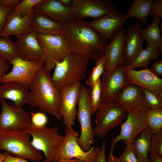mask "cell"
Returning a JSON list of instances; mask_svg holds the SVG:
<instances>
[{
	"instance_id": "cell-1",
	"label": "cell",
	"mask_w": 162,
	"mask_h": 162,
	"mask_svg": "<svg viewBox=\"0 0 162 162\" xmlns=\"http://www.w3.org/2000/svg\"><path fill=\"white\" fill-rule=\"evenodd\" d=\"M61 34L70 51L86 56L94 62L104 56L106 40L89 23L76 20L64 23Z\"/></svg>"
},
{
	"instance_id": "cell-2",
	"label": "cell",
	"mask_w": 162,
	"mask_h": 162,
	"mask_svg": "<svg viewBox=\"0 0 162 162\" xmlns=\"http://www.w3.org/2000/svg\"><path fill=\"white\" fill-rule=\"evenodd\" d=\"M28 105L40 112L62 120L59 112L60 90L55 85L50 72L44 66L38 71L29 86Z\"/></svg>"
},
{
	"instance_id": "cell-3",
	"label": "cell",
	"mask_w": 162,
	"mask_h": 162,
	"mask_svg": "<svg viewBox=\"0 0 162 162\" xmlns=\"http://www.w3.org/2000/svg\"><path fill=\"white\" fill-rule=\"evenodd\" d=\"M89 58L87 56L70 51L63 59L56 62L51 79L60 90L84 79Z\"/></svg>"
},
{
	"instance_id": "cell-4",
	"label": "cell",
	"mask_w": 162,
	"mask_h": 162,
	"mask_svg": "<svg viewBox=\"0 0 162 162\" xmlns=\"http://www.w3.org/2000/svg\"><path fill=\"white\" fill-rule=\"evenodd\" d=\"M31 142L30 135L24 130H0V149L16 157L39 162L41 152L35 148Z\"/></svg>"
},
{
	"instance_id": "cell-5",
	"label": "cell",
	"mask_w": 162,
	"mask_h": 162,
	"mask_svg": "<svg viewBox=\"0 0 162 162\" xmlns=\"http://www.w3.org/2000/svg\"><path fill=\"white\" fill-rule=\"evenodd\" d=\"M24 131L32 136L33 147L44 153V162H54L57 149L64 138L58 134V128L37 127L31 123Z\"/></svg>"
},
{
	"instance_id": "cell-6",
	"label": "cell",
	"mask_w": 162,
	"mask_h": 162,
	"mask_svg": "<svg viewBox=\"0 0 162 162\" xmlns=\"http://www.w3.org/2000/svg\"><path fill=\"white\" fill-rule=\"evenodd\" d=\"M94 113L93 134L102 139L109 131L122 124L127 118L128 112L114 100L102 102Z\"/></svg>"
},
{
	"instance_id": "cell-7",
	"label": "cell",
	"mask_w": 162,
	"mask_h": 162,
	"mask_svg": "<svg viewBox=\"0 0 162 162\" xmlns=\"http://www.w3.org/2000/svg\"><path fill=\"white\" fill-rule=\"evenodd\" d=\"M91 88L81 84L77 106V115L81 127V133L77 139L78 144L85 151H89L95 144L91 122L93 115L90 104Z\"/></svg>"
},
{
	"instance_id": "cell-8",
	"label": "cell",
	"mask_w": 162,
	"mask_h": 162,
	"mask_svg": "<svg viewBox=\"0 0 162 162\" xmlns=\"http://www.w3.org/2000/svg\"><path fill=\"white\" fill-rule=\"evenodd\" d=\"M64 138L58 148L54 162L77 158L85 162H95L100 149L92 146L88 152L84 151L77 142L78 133L72 127H65Z\"/></svg>"
},
{
	"instance_id": "cell-9",
	"label": "cell",
	"mask_w": 162,
	"mask_h": 162,
	"mask_svg": "<svg viewBox=\"0 0 162 162\" xmlns=\"http://www.w3.org/2000/svg\"><path fill=\"white\" fill-rule=\"evenodd\" d=\"M36 33L44 53V66L50 73L55 67V62L62 60L70 51L68 46L62 34Z\"/></svg>"
},
{
	"instance_id": "cell-10",
	"label": "cell",
	"mask_w": 162,
	"mask_h": 162,
	"mask_svg": "<svg viewBox=\"0 0 162 162\" xmlns=\"http://www.w3.org/2000/svg\"><path fill=\"white\" fill-rule=\"evenodd\" d=\"M125 121L121 124L120 133L113 137L111 141L110 151L113 152L115 145L123 140L127 145L133 144L138 136L148 127L145 111L128 113Z\"/></svg>"
},
{
	"instance_id": "cell-11",
	"label": "cell",
	"mask_w": 162,
	"mask_h": 162,
	"mask_svg": "<svg viewBox=\"0 0 162 162\" xmlns=\"http://www.w3.org/2000/svg\"><path fill=\"white\" fill-rule=\"evenodd\" d=\"M7 62L12 66V68L2 78L1 83L16 82L29 87L38 71L44 65L43 61H27L19 57Z\"/></svg>"
},
{
	"instance_id": "cell-12",
	"label": "cell",
	"mask_w": 162,
	"mask_h": 162,
	"mask_svg": "<svg viewBox=\"0 0 162 162\" xmlns=\"http://www.w3.org/2000/svg\"><path fill=\"white\" fill-rule=\"evenodd\" d=\"M116 4L110 0H73L72 7L76 20L100 18L116 10Z\"/></svg>"
},
{
	"instance_id": "cell-13",
	"label": "cell",
	"mask_w": 162,
	"mask_h": 162,
	"mask_svg": "<svg viewBox=\"0 0 162 162\" xmlns=\"http://www.w3.org/2000/svg\"><path fill=\"white\" fill-rule=\"evenodd\" d=\"M81 84L79 82L60 90L59 112L65 127H72L74 124Z\"/></svg>"
},
{
	"instance_id": "cell-14",
	"label": "cell",
	"mask_w": 162,
	"mask_h": 162,
	"mask_svg": "<svg viewBox=\"0 0 162 162\" xmlns=\"http://www.w3.org/2000/svg\"><path fill=\"white\" fill-rule=\"evenodd\" d=\"M2 111L0 113V130H24L31 123L28 113L22 109L9 105L5 100L0 101Z\"/></svg>"
},
{
	"instance_id": "cell-15",
	"label": "cell",
	"mask_w": 162,
	"mask_h": 162,
	"mask_svg": "<svg viewBox=\"0 0 162 162\" xmlns=\"http://www.w3.org/2000/svg\"><path fill=\"white\" fill-rule=\"evenodd\" d=\"M124 64L114 70H104L101 76V86L102 102L114 100L121 90L127 84Z\"/></svg>"
},
{
	"instance_id": "cell-16",
	"label": "cell",
	"mask_w": 162,
	"mask_h": 162,
	"mask_svg": "<svg viewBox=\"0 0 162 162\" xmlns=\"http://www.w3.org/2000/svg\"><path fill=\"white\" fill-rule=\"evenodd\" d=\"M128 19L125 13L115 10L89 23L104 38L111 40L123 28Z\"/></svg>"
},
{
	"instance_id": "cell-17",
	"label": "cell",
	"mask_w": 162,
	"mask_h": 162,
	"mask_svg": "<svg viewBox=\"0 0 162 162\" xmlns=\"http://www.w3.org/2000/svg\"><path fill=\"white\" fill-rule=\"evenodd\" d=\"M115 100L128 113L144 112L147 109L142 87L137 85L126 84Z\"/></svg>"
},
{
	"instance_id": "cell-18",
	"label": "cell",
	"mask_w": 162,
	"mask_h": 162,
	"mask_svg": "<svg viewBox=\"0 0 162 162\" xmlns=\"http://www.w3.org/2000/svg\"><path fill=\"white\" fill-rule=\"evenodd\" d=\"M34 12L42 14L62 24L76 20L71 7L65 6L58 0H43L34 7Z\"/></svg>"
},
{
	"instance_id": "cell-19",
	"label": "cell",
	"mask_w": 162,
	"mask_h": 162,
	"mask_svg": "<svg viewBox=\"0 0 162 162\" xmlns=\"http://www.w3.org/2000/svg\"><path fill=\"white\" fill-rule=\"evenodd\" d=\"M125 77L127 84L137 85L162 96V79L153 74L148 68L139 70H126Z\"/></svg>"
},
{
	"instance_id": "cell-20",
	"label": "cell",
	"mask_w": 162,
	"mask_h": 162,
	"mask_svg": "<svg viewBox=\"0 0 162 162\" xmlns=\"http://www.w3.org/2000/svg\"><path fill=\"white\" fill-rule=\"evenodd\" d=\"M126 29L122 28L107 44L104 55L105 70L113 71L119 65L124 64Z\"/></svg>"
},
{
	"instance_id": "cell-21",
	"label": "cell",
	"mask_w": 162,
	"mask_h": 162,
	"mask_svg": "<svg viewBox=\"0 0 162 162\" xmlns=\"http://www.w3.org/2000/svg\"><path fill=\"white\" fill-rule=\"evenodd\" d=\"M15 44L19 57L27 61H43L44 55L42 48L37 38L36 33L29 31L18 38Z\"/></svg>"
},
{
	"instance_id": "cell-22",
	"label": "cell",
	"mask_w": 162,
	"mask_h": 162,
	"mask_svg": "<svg viewBox=\"0 0 162 162\" xmlns=\"http://www.w3.org/2000/svg\"><path fill=\"white\" fill-rule=\"evenodd\" d=\"M140 23L136 20L128 29L126 28L125 36L124 64L131 63L143 49V38L141 35Z\"/></svg>"
},
{
	"instance_id": "cell-23",
	"label": "cell",
	"mask_w": 162,
	"mask_h": 162,
	"mask_svg": "<svg viewBox=\"0 0 162 162\" xmlns=\"http://www.w3.org/2000/svg\"><path fill=\"white\" fill-rule=\"evenodd\" d=\"M29 88L27 85L16 82H10L0 85V101L9 99L14 102L12 106L21 108L29 103Z\"/></svg>"
},
{
	"instance_id": "cell-24",
	"label": "cell",
	"mask_w": 162,
	"mask_h": 162,
	"mask_svg": "<svg viewBox=\"0 0 162 162\" xmlns=\"http://www.w3.org/2000/svg\"><path fill=\"white\" fill-rule=\"evenodd\" d=\"M34 13L33 8L28 14L22 17L18 13L13 10L8 16L1 37L5 38L14 35L18 38H20L22 34L29 31Z\"/></svg>"
},
{
	"instance_id": "cell-25",
	"label": "cell",
	"mask_w": 162,
	"mask_h": 162,
	"mask_svg": "<svg viewBox=\"0 0 162 162\" xmlns=\"http://www.w3.org/2000/svg\"><path fill=\"white\" fill-rule=\"evenodd\" d=\"M62 24L40 13L34 12L29 31L48 34H62Z\"/></svg>"
},
{
	"instance_id": "cell-26",
	"label": "cell",
	"mask_w": 162,
	"mask_h": 162,
	"mask_svg": "<svg viewBox=\"0 0 162 162\" xmlns=\"http://www.w3.org/2000/svg\"><path fill=\"white\" fill-rule=\"evenodd\" d=\"M162 53V47L147 45V47L145 49H143L131 63L127 65H124V69L126 70L148 68L150 62L158 59Z\"/></svg>"
},
{
	"instance_id": "cell-27",
	"label": "cell",
	"mask_w": 162,
	"mask_h": 162,
	"mask_svg": "<svg viewBox=\"0 0 162 162\" xmlns=\"http://www.w3.org/2000/svg\"><path fill=\"white\" fill-rule=\"evenodd\" d=\"M152 133V130L148 127L138 136L133 143L139 162H150L148 154Z\"/></svg>"
},
{
	"instance_id": "cell-28",
	"label": "cell",
	"mask_w": 162,
	"mask_h": 162,
	"mask_svg": "<svg viewBox=\"0 0 162 162\" xmlns=\"http://www.w3.org/2000/svg\"><path fill=\"white\" fill-rule=\"evenodd\" d=\"M152 0H134L128 10L125 14L128 19L135 18L145 23L150 14Z\"/></svg>"
},
{
	"instance_id": "cell-29",
	"label": "cell",
	"mask_w": 162,
	"mask_h": 162,
	"mask_svg": "<svg viewBox=\"0 0 162 162\" xmlns=\"http://www.w3.org/2000/svg\"><path fill=\"white\" fill-rule=\"evenodd\" d=\"M160 21V18L154 16L148 27L145 29L141 28V35L147 45L162 47V37L159 27Z\"/></svg>"
},
{
	"instance_id": "cell-30",
	"label": "cell",
	"mask_w": 162,
	"mask_h": 162,
	"mask_svg": "<svg viewBox=\"0 0 162 162\" xmlns=\"http://www.w3.org/2000/svg\"><path fill=\"white\" fill-rule=\"evenodd\" d=\"M0 56L7 61L19 57L17 48L9 37H0Z\"/></svg>"
},
{
	"instance_id": "cell-31",
	"label": "cell",
	"mask_w": 162,
	"mask_h": 162,
	"mask_svg": "<svg viewBox=\"0 0 162 162\" xmlns=\"http://www.w3.org/2000/svg\"><path fill=\"white\" fill-rule=\"evenodd\" d=\"M145 113L148 126L153 133L162 130V109L147 108Z\"/></svg>"
},
{
	"instance_id": "cell-32",
	"label": "cell",
	"mask_w": 162,
	"mask_h": 162,
	"mask_svg": "<svg viewBox=\"0 0 162 162\" xmlns=\"http://www.w3.org/2000/svg\"><path fill=\"white\" fill-rule=\"evenodd\" d=\"M90 88V104L93 115L102 103L100 79Z\"/></svg>"
},
{
	"instance_id": "cell-33",
	"label": "cell",
	"mask_w": 162,
	"mask_h": 162,
	"mask_svg": "<svg viewBox=\"0 0 162 162\" xmlns=\"http://www.w3.org/2000/svg\"><path fill=\"white\" fill-rule=\"evenodd\" d=\"M95 66L86 81V84L91 88L96 82L100 79L104 71V57L99 58L95 62Z\"/></svg>"
},
{
	"instance_id": "cell-34",
	"label": "cell",
	"mask_w": 162,
	"mask_h": 162,
	"mask_svg": "<svg viewBox=\"0 0 162 162\" xmlns=\"http://www.w3.org/2000/svg\"><path fill=\"white\" fill-rule=\"evenodd\" d=\"M142 88L147 108L162 109V96Z\"/></svg>"
},
{
	"instance_id": "cell-35",
	"label": "cell",
	"mask_w": 162,
	"mask_h": 162,
	"mask_svg": "<svg viewBox=\"0 0 162 162\" xmlns=\"http://www.w3.org/2000/svg\"><path fill=\"white\" fill-rule=\"evenodd\" d=\"M149 154L162 158V130L152 133Z\"/></svg>"
},
{
	"instance_id": "cell-36",
	"label": "cell",
	"mask_w": 162,
	"mask_h": 162,
	"mask_svg": "<svg viewBox=\"0 0 162 162\" xmlns=\"http://www.w3.org/2000/svg\"><path fill=\"white\" fill-rule=\"evenodd\" d=\"M43 0H22L14 8L13 10L18 13L21 17L26 16L32 8Z\"/></svg>"
},
{
	"instance_id": "cell-37",
	"label": "cell",
	"mask_w": 162,
	"mask_h": 162,
	"mask_svg": "<svg viewBox=\"0 0 162 162\" xmlns=\"http://www.w3.org/2000/svg\"><path fill=\"white\" fill-rule=\"evenodd\" d=\"M118 158L121 162H139L133 144L126 145L124 152Z\"/></svg>"
},
{
	"instance_id": "cell-38",
	"label": "cell",
	"mask_w": 162,
	"mask_h": 162,
	"mask_svg": "<svg viewBox=\"0 0 162 162\" xmlns=\"http://www.w3.org/2000/svg\"><path fill=\"white\" fill-rule=\"evenodd\" d=\"M31 123L37 127L46 126L48 118L45 114L41 112L30 113Z\"/></svg>"
},
{
	"instance_id": "cell-39",
	"label": "cell",
	"mask_w": 162,
	"mask_h": 162,
	"mask_svg": "<svg viewBox=\"0 0 162 162\" xmlns=\"http://www.w3.org/2000/svg\"><path fill=\"white\" fill-rule=\"evenodd\" d=\"M14 8L0 6V37L8 16L13 11Z\"/></svg>"
},
{
	"instance_id": "cell-40",
	"label": "cell",
	"mask_w": 162,
	"mask_h": 162,
	"mask_svg": "<svg viewBox=\"0 0 162 162\" xmlns=\"http://www.w3.org/2000/svg\"><path fill=\"white\" fill-rule=\"evenodd\" d=\"M150 14L160 19L162 18V0H152Z\"/></svg>"
},
{
	"instance_id": "cell-41",
	"label": "cell",
	"mask_w": 162,
	"mask_h": 162,
	"mask_svg": "<svg viewBox=\"0 0 162 162\" xmlns=\"http://www.w3.org/2000/svg\"><path fill=\"white\" fill-rule=\"evenodd\" d=\"M150 71L154 75L159 77L162 76V59L155 62L152 67L149 68Z\"/></svg>"
},
{
	"instance_id": "cell-42",
	"label": "cell",
	"mask_w": 162,
	"mask_h": 162,
	"mask_svg": "<svg viewBox=\"0 0 162 162\" xmlns=\"http://www.w3.org/2000/svg\"><path fill=\"white\" fill-rule=\"evenodd\" d=\"M106 147V142L104 140L95 162H107L105 155Z\"/></svg>"
},
{
	"instance_id": "cell-43",
	"label": "cell",
	"mask_w": 162,
	"mask_h": 162,
	"mask_svg": "<svg viewBox=\"0 0 162 162\" xmlns=\"http://www.w3.org/2000/svg\"><path fill=\"white\" fill-rule=\"evenodd\" d=\"M9 68L8 62L0 56V85L2 78L6 74Z\"/></svg>"
},
{
	"instance_id": "cell-44",
	"label": "cell",
	"mask_w": 162,
	"mask_h": 162,
	"mask_svg": "<svg viewBox=\"0 0 162 162\" xmlns=\"http://www.w3.org/2000/svg\"><path fill=\"white\" fill-rule=\"evenodd\" d=\"M4 154L5 158L3 162H29L26 159L14 156L6 152Z\"/></svg>"
},
{
	"instance_id": "cell-45",
	"label": "cell",
	"mask_w": 162,
	"mask_h": 162,
	"mask_svg": "<svg viewBox=\"0 0 162 162\" xmlns=\"http://www.w3.org/2000/svg\"><path fill=\"white\" fill-rule=\"evenodd\" d=\"M21 1V0H0V6L14 8Z\"/></svg>"
},
{
	"instance_id": "cell-46",
	"label": "cell",
	"mask_w": 162,
	"mask_h": 162,
	"mask_svg": "<svg viewBox=\"0 0 162 162\" xmlns=\"http://www.w3.org/2000/svg\"><path fill=\"white\" fill-rule=\"evenodd\" d=\"M107 162H121L118 158L113 154V152L110 151L108 157L106 160Z\"/></svg>"
},
{
	"instance_id": "cell-47",
	"label": "cell",
	"mask_w": 162,
	"mask_h": 162,
	"mask_svg": "<svg viewBox=\"0 0 162 162\" xmlns=\"http://www.w3.org/2000/svg\"><path fill=\"white\" fill-rule=\"evenodd\" d=\"M54 162H85L82 160L80 159L74 158L72 159H64L60 160L59 161H55Z\"/></svg>"
},
{
	"instance_id": "cell-48",
	"label": "cell",
	"mask_w": 162,
	"mask_h": 162,
	"mask_svg": "<svg viewBox=\"0 0 162 162\" xmlns=\"http://www.w3.org/2000/svg\"><path fill=\"white\" fill-rule=\"evenodd\" d=\"M149 158L150 162H162V158L159 157L150 155Z\"/></svg>"
},
{
	"instance_id": "cell-49",
	"label": "cell",
	"mask_w": 162,
	"mask_h": 162,
	"mask_svg": "<svg viewBox=\"0 0 162 162\" xmlns=\"http://www.w3.org/2000/svg\"><path fill=\"white\" fill-rule=\"evenodd\" d=\"M62 5L65 6H70L71 5V0H58Z\"/></svg>"
},
{
	"instance_id": "cell-50",
	"label": "cell",
	"mask_w": 162,
	"mask_h": 162,
	"mask_svg": "<svg viewBox=\"0 0 162 162\" xmlns=\"http://www.w3.org/2000/svg\"><path fill=\"white\" fill-rule=\"evenodd\" d=\"M5 158V156L4 153L0 152V162H3Z\"/></svg>"
}]
</instances>
